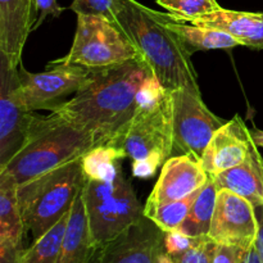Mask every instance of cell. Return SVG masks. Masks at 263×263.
Listing matches in <instances>:
<instances>
[{"instance_id": "cell-1", "label": "cell", "mask_w": 263, "mask_h": 263, "mask_svg": "<svg viewBox=\"0 0 263 263\" xmlns=\"http://www.w3.org/2000/svg\"><path fill=\"white\" fill-rule=\"evenodd\" d=\"M143 57L90 69L71 100L55 110L91 134L97 145L120 148L139 108L162 89Z\"/></svg>"}, {"instance_id": "cell-2", "label": "cell", "mask_w": 263, "mask_h": 263, "mask_svg": "<svg viewBox=\"0 0 263 263\" xmlns=\"http://www.w3.org/2000/svg\"><path fill=\"white\" fill-rule=\"evenodd\" d=\"M115 20L130 36L167 91L186 89L202 95L197 71L192 63L193 54L167 27L163 13L136 0H116Z\"/></svg>"}, {"instance_id": "cell-3", "label": "cell", "mask_w": 263, "mask_h": 263, "mask_svg": "<svg viewBox=\"0 0 263 263\" xmlns=\"http://www.w3.org/2000/svg\"><path fill=\"white\" fill-rule=\"evenodd\" d=\"M95 146L91 134L57 112L36 117L27 140L0 171L18 185L84 157Z\"/></svg>"}, {"instance_id": "cell-4", "label": "cell", "mask_w": 263, "mask_h": 263, "mask_svg": "<svg viewBox=\"0 0 263 263\" xmlns=\"http://www.w3.org/2000/svg\"><path fill=\"white\" fill-rule=\"evenodd\" d=\"M81 158L18 185L21 212L33 240L71 212L87 179Z\"/></svg>"}, {"instance_id": "cell-5", "label": "cell", "mask_w": 263, "mask_h": 263, "mask_svg": "<svg viewBox=\"0 0 263 263\" xmlns=\"http://www.w3.org/2000/svg\"><path fill=\"white\" fill-rule=\"evenodd\" d=\"M120 148L131 161L133 175L140 179L152 177L171 158L174 151L171 91L162 87L139 108Z\"/></svg>"}, {"instance_id": "cell-6", "label": "cell", "mask_w": 263, "mask_h": 263, "mask_svg": "<svg viewBox=\"0 0 263 263\" xmlns=\"http://www.w3.org/2000/svg\"><path fill=\"white\" fill-rule=\"evenodd\" d=\"M92 239L98 247L144 217V205L125 174L113 181L86 179L82 189Z\"/></svg>"}, {"instance_id": "cell-7", "label": "cell", "mask_w": 263, "mask_h": 263, "mask_svg": "<svg viewBox=\"0 0 263 263\" xmlns=\"http://www.w3.org/2000/svg\"><path fill=\"white\" fill-rule=\"evenodd\" d=\"M139 57L143 55L116 21L104 15L77 14L71 49L63 58L54 62L92 69L115 66Z\"/></svg>"}, {"instance_id": "cell-8", "label": "cell", "mask_w": 263, "mask_h": 263, "mask_svg": "<svg viewBox=\"0 0 263 263\" xmlns=\"http://www.w3.org/2000/svg\"><path fill=\"white\" fill-rule=\"evenodd\" d=\"M37 116L23 99L18 67L0 54V168L22 148Z\"/></svg>"}, {"instance_id": "cell-9", "label": "cell", "mask_w": 263, "mask_h": 263, "mask_svg": "<svg viewBox=\"0 0 263 263\" xmlns=\"http://www.w3.org/2000/svg\"><path fill=\"white\" fill-rule=\"evenodd\" d=\"M171 94L174 103L172 157L189 154L200 161L212 136L226 121L210 110L202 95L186 89H177Z\"/></svg>"}, {"instance_id": "cell-10", "label": "cell", "mask_w": 263, "mask_h": 263, "mask_svg": "<svg viewBox=\"0 0 263 263\" xmlns=\"http://www.w3.org/2000/svg\"><path fill=\"white\" fill-rule=\"evenodd\" d=\"M21 92L28 109L55 112L69 95H74L90 73V68L79 64L50 62L46 71L31 73L18 66Z\"/></svg>"}, {"instance_id": "cell-11", "label": "cell", "mask_w": 263, "mask_h": 263, "mask_svg": "<svg viewBox=\"0 0 263 263\" xmlns=\"http://www.w3.org/2000/svg\"><path fill=\"white\" fill-rule=\"evenodd\" d=\"M166 233L146 216L98 248L94 263H157Z\"/></svg>"}, {"instance_id": "cell-12", "label": "cell", "mask_w": 263, "mask_h": 263, "mask_svg": "<svg viewBox=\"0 0 263 263\" xmlns=\"http://www.w3.org/2000/svg\"><path fill=\"white\" fill-rule=\"evenodd\" d=\"M258 235L256 207L230 190H218L208 236L217 244L249 249Z\"/></svg>"}, {"instance_id": "cell-13", "label": "cell", "mask_w": 263, "mask_h": 263, "mask_svg": "<svg viewBox=\"0 0 263 263\" xmlns=\"http://www.w3.org/2000/svg\"><path fill=\"white\" fill-rule=\"evenodd\" d=\"M253 144L251 130H248L236 115L218 128L208 143L200 163L211 177L243 163Z\"/></svg>"}, {"instance_id": "cell-14", "label": "cell", "mask_w": 263, "mask_h": 263, "mask_svg": "<svg viewBox=\"0 0 263 263\" xmlns=\"http://www.w3.org/2000/svg\"><path fill=\"white\" fill-rule=\"evenodd\" d=\"M211 179L199 159L189 154L174 156L162 166L148 203L180 200L199 192Z\"/></svg>"}, {"instance_id": "cell-15", "label": "cell", "mask_w": 263, "mask_h": 263, "mask_svg": "<svg viewBox=\"0 0 263 263\" xmlns=\"http://www.w3.org/2000/svg\"><path fill=\"white\" fill-rule=\"evenodd\" d=\"M36 22L33 0H0V54L14 67L22 63V53Z\"/></svg>"}, {"instance_id": "cell-16", "label": "cell", "mask_w": 263, "mask_h": 263, "mask_svg": "<svg viewBox=\"0 0 263 263\" xmlns=\"http://www.w3.org/2000/svg\"><path fill=\"white\" fill-rule=\"evenodd\" d=\"M190 25L229 33L240 45L263 50V13L221 9L187 21Z\"/></svg>"}, {"instance_id": "cell-17", "label": "cell", "mask_w": 263, "mask_h": 263, "mask_svg": "<svg viewBox=\"0 0 263 263\" xmlns=\"http://www.w3.org/2000/svg\"><path fill=\"white\" fill-rule=\"evenodd\" d=\"M212 179L218 190H230L249 200L254 207L263 205V157L254 141L243 163Z\"/></svg>"}, {"instance_id": "cell-18", "label": "cell", "mask_w": 263, "mask_h": 263, "mask_svg": "<svg viewBox=\"0 0 263 263\" xmlns=\"http://www.w3.org/2000/svg\"><path fill=\"white\" fill-rule=\"evenodd\" d=\"M98 248L92 239L81 193L69 212L57 263H90Z\"/></svg>"}, {"instance_id": "cell-19", "label": "cell", "mask_w": 263, "mask_h": 263, "mask_svg": "<svg viewBox=\"0 0 263 263\" xmlns=\"http://www.w3.org/2000/svg\"><path fill=\"white\" fill-rule=\"evenodd\" d=\"M163 20L167 27L179 36L192 54L199 50H228L240 45L229 33L215 28L186 25L185 22L170 17V13H163Z\"/></svg>"}, {"instance_id": "cell-20", "label": "cell", "mask_w": 263, "mask_h": 263, "mask_svg": "<svg viewBox=\"0 0 263 263\" xmlns=\"http://www.w3.org/2000/svg\"><path fill=\"white\" fill-rule=\"evenodd\" d=\"M25 231L17 181L8 172L0 171V240L22 244Z\"/></svg>"}, {"instance_id": "cell-21", "label": "cell", "mask_w": 263, "mask_h": 263, "mask_svg": "<svg viewBox=\"0 0 263 263\" xmlns=\"http://www.w3.org/2000/svg\"><path fill=\"white\" fill-rule=\"evenodd\" d=\"M127 158L123 149L113 145H97L81 158L87 179L113 181L122 175V161Z\"/></svg>"}, {"instance_id": "cell-22", "label": "cell", "mask_w": 263, "mask_h": 263, "mask_svg": "<svg viewBox=\"0 0 263 263\" xmlns=\"http://www.w3.org/2000/svg\"><path fill=\"white\" fill-rule=\"evenodd\" d=\"M218 189L215 181L211 177L207 184L200 189L197 198L193 202L187 217L185 218L184 223L180 228L186 235L193 238H202L208 236L211 223H212L213 212H215L216 200H217Z\"/></svg>"}, {"instance_id": "cell-23", "label": "cell", "mask_w": 263, "mask_h": 263, "mask_svg": "<svg viewBox=\"0 0 263 263\" xmlns=\"http://www.w3.org/2000/svg\"><path fill=\"white\" fill-rule=\"evenodd\" d=\"M198 193L180 200L163 203L146 202L144 205V215L151 218L156 225H158L164 233L180 230L185 218L187 217V213H189Z\"/></svg>"}, {"instance_id": "cell-24", "label": "cell", "mask_w": 263, "mask_h": 263, "mask_svg": "<svg viewBox=\"0 0 263 263\" xmlns=\"http://www.w3.org/2000/svg\"><path fill=\"white\" fill-rule=\"evenodd\" d=\"M68 215L62 218L55 226L44 234L37 240H33L28 249H25L20 263H57L62 240L66 233Z\"/></svg>"}, {"instance_id": "cell-25", "label": "cell", "mask_w": 263, "mask_h": 263, "mask_svg": "<svg viewBox=\"0 0 263 263\" xmlns=\"http://www.w3.org/2000/svg\"><path fill=\"white\" fill-rule=\"evenodd\" d=\"M157 4L170 12V17L174 20L187 22L193 18L210 14L221 9L217 0H156Z\"/></svg>"}, {"instance_id": "cell-26", "label": "cell", "mask_w": 263, "mask_h": 263, "mask_svg": "<svg viewBox=\"0 0 263 263\" xmlns=\"http://www.w3.org/2000/svg\"><path fill=\"white\" fill-rule=\"evenodd\" d=\"M215 247L216 243L210 236H202L189 249L171 258L176 263H212Z\"/></svg>"}, {"instance_id": "cell-27", "label": "cell", "mask_w": 263, "mask_h": 263, "mask_svg": "<svg viewBox=\"0 0 263 263\" xmlns=\"http://www.w3.org/2000/svg\"><path fill=\"white\" fill-rule=\"evenodd\" d=\"M69 9L76 14H98L115 20L116 0H73Z\"/></svg>"}, {"instance_id": "cell-28", "label": "cell", "mask_w": 263, "mask_h": 263, "mask_svg": "<svg viewBox=\"0 0 263 263\" xmlns=\"http://www.w3.org/2000/svg\"><path fill=\"white\" fill-rule=\"evenodd\" d=\"M197 239L198 238L186 235L180 230L170 231V233H166V238H164V252L170 257H175L189 249L197 241Z\"/></svg>"}, {"instance_id": "cell-29", "label": "cell", "mask_w": 263, "mask_h": 263, "mask_svg": "<svg viewBox=\"0 0 263 263\" xmlns=\"http://www.w3.org/2000/svg\"><path fill=\"white\" fill-rule=\"evenodd\" d=\"M247 249L238 246L216 243L212 254V263H240Z\"/></svg>"}, {"instance_id": "cell-30", "label": "cell", "mask_w": 263, "mask_h": 263, "mask_svg": "<svg viewBox=\"0 0 263 263\" xmlns=\"http://www.w3.org/2000/svg\"><path fill=\"white\" fill-rule=\"evenodd\" d=\"M33 4H35L36 22L33 25L32 31L40 27L41 23L45 21L48 15L58 18L64 10V8L61 7L57 0H33Z\"/></svg>"}, {"instance_id": "cell-31", "label": "cell", "mask_w": 263, "mask_h": 263, "mask_svg": "<svg viewBox=\"0 0 263 263\" xmlns=\"http://www.w3.org/2000/svg\"><path fill=\"white\" fill-rule=\"evenodd\" d=\"M23 251L22 244L0 240V263H20Z\"/></svg>"}, {"instance_id": "cell-32", "label": "cell", "mask_w": 263, "mask_h": 263, "mask_svg": "<svg viewBox=\"0 0 263 263\" xmlns=\"http://www.w3.org/2000/svg\"><path fill=\"white\" fill-rule=\"evenodd\" d=\"M256 215H257V220H258V235H257L254 246H256L257 251H258L259 256H261V259L263 262V205L256 207Z\"/></svg>"}, {"instance_id": "cell-33", "label": "cell", "mask_w": 263, "mask_h": 263, "mask_svg": "<svg viewBox=\"0 0 263 263\" xmlns=\"http://www.w3.org/2000/svg\"><path fill=\"white\" fill-rule=\"evenodd\" d=\"M240 263H263L256 246H252L251 248L247 249Z\"/></svg>"}, {"instance_id": "cell-34", "label": "cell", "mask_w": 263, "mask_h": 263, "mask_svg": "<svg viewBox=\"0 0 263 263\" xmlns=\"http://www.w3.org/2000/svg\"><path fill=\"white\" fill-rule=\"evenodd\" d=\"M251 135L254 143H256L258 146H261V148H263V130L254 128V130L251 131Z\"/></svg>"}, {"instance_id": "cell-35", "label": "cell", "mask_w": 263, "mask_h": 263, "mask_svg": "<svg viewBox=\"0 0 263 263\" xmlns=\"http://www.w3.org/2000/svg\"><path fill=\"white\" fill-rule=\"evenodd\" d=\"M157 263H176V262H175L174 259H172L171 257H170L168 254L164 252V253H162L161 256H159V258H158V261H157Z\"/></svg>"}, {"instance_id": "cell-36", "label": "cell", "mask_w": 263, "mask_h": 263, "mask_svg": "<svg viewBox=\"0 0 263 263\" xmlns=\"http://www.w3.org/2000/svg\"><path fill=\"white\" fill-rule=\"evenodd\" d=\"M94 257H95V256H94ZM90 263H94V258H92V259H91V262H90Z\"/></svg>"}]
</instances>
